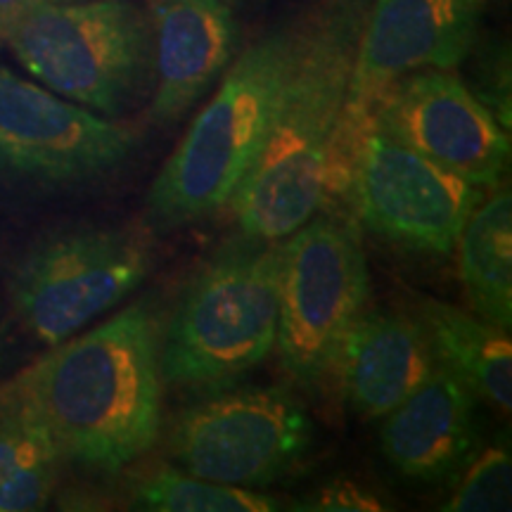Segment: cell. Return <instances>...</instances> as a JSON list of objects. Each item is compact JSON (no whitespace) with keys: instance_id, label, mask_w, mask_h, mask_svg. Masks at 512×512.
Returning <instances> with one entry per match:
<instances>
[{"instance_id":"cell-1","label":"cell","mask_w":512,"mask_h":512,"mask_svg":"<svg viewBox=\"0 0 512 512\" xmlns=\"http://www.w3.org/2000/svg\"><path fill=\"white\" fill-rule=\"evenodd\" d=\"M159 318L147 299L76 332L15 377L0 399L29 408L53 434L64 463L119 475L162 432Z\"/></svg>"},{"instance_id":"cell-2","label":"cell","mask_w":512,"mask_h":512,"mask_svg":"<svg viewBox=\"0 0 512 512\" xmlns=\"http://www.w3.org/2000/svg\"><path fill=\"white\" fill-rule=\"evenodd\" d=\"M370 0H318L297 36L264 147L230 209L240 233L285 240L320 211L325 162L349 95Z\"/></svg>"},{"instance_id":"cell-3","label":"cell","mask_w":512,"mask_h":512,"mask_svg":"<svg viewBox=\"0 0 512 512\" xmlns=\"http://www.w3.org/2000/svg\"><path fill=\"white\" fill-rule=\"evenodd\" d=\"M283 242L240 233L211 254L159 332L164 382L216 392L271 356Z\"/></svg>"},{"instance_id":"cell-4","label":"cell","mask_w":512,"mask_h":512,"mask_svg":"<svg viewBox=\"0 0 512 512\" xmlns=\"http://www.w3.org/2000/svg\"><path fill=\"white\" fill-rule=\"evenodd\" d=\"M297 19L235 55L219 91L192 119L147 192L159 226L181 228L230 207L264 147L290 64Z\"/></svg>"},{"instance_id":"cell-5","label":"cell","mask_w":512,"mask_h":512,"mask_svg":"<svg viewBox=\"0 0 512 512\" xmlns=\"http://www.w3.org/2000/svg\"><path fill=\"white\" fill-rule=\"evenodd\" d=\"M3 46L41 86L102 117H124L155 88V27L140 0L46 5Z\"/></svg>"},{"instance_id":"cell-6","label":"cell","mask_w":512,"mask_h":512,"mask_svg":"<svg viewBox=\"0 0 512 512\" xmlns=\"http://www.w3.org/2000/svg\"><path fill=\"white\" fill-rule=\"evenodd\" d=\"M157 264L147 223H79L41 235L8 280L12 311L43 347H53L124 302Z\"/></svg>"},{"instance_id":"cell-7","label":"cell","mask_w":512,"mask_h":512,"mask_svg":"<svg viewBox=\"0 0 512 512\" xmlns=\"http://www.w3.org/2000/svg\"><path fill=\"white\" fill-rule=\"evenodd\" d=\"M368 294L356 216L320 209L285 238L275 347L294 382L316 389L335 375L339 349L368 309Z\"/></svg>"},{"instance_id":"cell-8","label":"cell","mask_w":512,"mask_h":512,"mask_svg":"<svg viewBox=\"0 0 512 512\" xmlns=\"http://www.w3.org/2000/svg\"><path fill=\"white\" fill-rule=\"evenodd\" d=\"M138 131L62 98L0 64V181L57 192L117 176Z\"/></svg>"},{"instance_id":"cell-9","label":"cell","mask_w":512,"mask_h":512,"mask_svg":"<svg viewBox=\"0 0 512 512\" xmlns=\"http://www.w3.org/2000/svg\"><path fill=\"white\" fill-rule=\"evenodd\" d=\"M313 446V420L280 387L209 392L178 415L169 451L190 475L261 491L283 479Z\"/></svg>"},{"instance_id":"cell-10","label":"cell","mask_w":512,"mask_h":512,"mask_svg":"<svg viewBox=\"0 0 512 512\" xmlns=\"http://www.w3.org/2000/svg\"><path fill=\"white\" fill-rule=\"evenodd\" d=\"M484 195L370 119L351 188V209L370 233L411 252L451 256Z\"/></svg>"},{"instance_id":"cell-11","label":"cell","mask_w":512,"mask_h":512,"mask_svg":"<svg viewBox=\"0 0 512 512\" xmlns=\"http://www.w3.org/2000/svg\"><path fill=\"white\" fill-rule=\"evenodd\" d=\"M370 119L422 157L482 190L501 185L510 136L456 69H418L370 102Z\"/></svg>"},{"instance_id":"cell-12","label":"cell","mask_w":512,"mask_h":512,"mask_svg":"<svg viewBox=\"0 0 512 512\" xmlns=\"http://www.w3.org/2000/svg\"><path fill=\"white\" fill-rule=\"evenodd\" d=\"M484 0H370L344 105L370 112L389 83L418 69H456L479 41Z\"/></svg>"},{"instance_id":"cell-13","label":"cell","mask_w":512,"mask_h":512,"mask_svg":"<svg viewBox=\"0 0 512 512\" xmlns=\"http://www.w3.org/2000/svg\"><path fill=\"white\" fill-rule=\"evenodd\" d=\"M155 88L150 119L174 126L226 74L240 48V24L226 0H152Z\"/></svg>"},{"instance_id":"cell-14","label":"cell","mask_w":512,"mask_h":512,"mask_svg":"<svg viewBox=\"0 0 512 512\" xmlns=\"http://www.w3.org/2000/svg\"><path fill=\"white\" fill-rule=\"evenodd\" d=\"M439 366L415 313L366 309L339 349L335 375L363 420H382Z\"/></svg>"},{"instance_id":"cell-15","label":"cell","mask_w":512,"mask_h":512,"mask_svg":"<svg viewBox=\"0 0 512 512\" xmlns=\"http://www.w3.org/2000/svg\"><path fill=\"white\" fill-rule=\"evenodd\" d=\"M380 448L403 477L441 482L477 448V396L444 366L382 418Z\"/></svg>"},{"instance_id":"cell-16","label":"cell","mask_w":512,"mask_h":512,"mask_svg":"<svg viewBox=\"0 0 512 512\" xmlns=\"http://www.w3.org/2000/svg\"><path fill=\"white\" fill-rule=\"evenodd\" d=\"M430 337L439 366L496 411L512 406V339L510 330L467 313L458 306L422 297L415 309Z\"/></svg>"},{"instance_id":"cell-17","label":"cell","mask_w":512,"mask_h":512,"mask_svg":"<svg viewBox=\"0 0 512 512\" xmlns=\"http://www.w3.org/2000/svg\"><path fill=\"white\" fill-rule=\"evenodd\" d=\"M458 275L472 313L512 325V197L496 185L467 219L458 245Z\"/></svg>"},{"instance_id":"cell-18","label":"cell","mask_w":512,"mask_h":512,"mask_svg":"<svg viewBox=\"0 0 512 512\" xmlns=\"http://www.w3.org/2000/svg\"><path fill=\"white\" fill-rule=\"evenodd\" d=\"M62 467L64 458L48 427L29 408L0 399V512L46 508Z\"/></svg>"},{"instance_id":"cell-19","label":"cell","mask_w":512,"mask_h":512,"mask_svg":"<svg viewBox=\"0 0 512 512\" xmlns=\"http://www.w3.org/2000/svg\"><path fill=\"white\" fill-rule=\"evenodd\" d=\"M133 503L152 512H268L278 508V498L264 491L209 482L171 467L140 477L133 484Z\"/></svg>"},{"instance_id":"cell-20","label":"cell","mask_w":512,"mask_h":512,"mask_svg":"<svg viewBox=\"0 0 512 512\" xmlns=\"http://www.w3.org/2000/svg\"><path fill=\"white\" fill-rule=\"evenodd\" d=\"M512 460L508 444H491L467 460V470L444 510L498 512L510 510Z\"/></svg>"},{"instance_id":"cell-21","label":"cell","mask_w":512,"mask_h":512,"mask_svg":"<svg viewBox=\"0 0 512 512\" xmlns=\"http://www.w3.org/2000/svg\"><path fill=\"white\" fill-rule=\"evenodd\" d=\"M477 88H470L475 98L494 114L498 124L510 131V64L508 55L496 50L494 57H484L477 64Z\"/></svg>"},{"instance_id":"cell-22","label":"cell","mask_w":512,"mask_h":512,"mask_svg":"<svg viewBox=\"0 0 512 512\" xmlns=\"http://www.w3.org/2000/svg\"><path fill=\"white\" fill-rule=\"evenodd\" d=\"M297 510L316 512H361V510H382L384 505L356 482H330L320 486L316 494L302 498L294 505Z\"/></svg>"},{"instance_id":"cell-23","label":"cell","mask_w":512,"mask_h":512,"mask_svg":"<svg viewBox=\"0 0 512 512\" xmlns=\"http://www.w3.org/2000/svg\"><path fill=\"white\" fill-rule=\"evenodd\" d=\"M55 3H72V0H0V43L24 17Z\"/></svg>"},{"instance_id":"cell-24","label":"cell","mask_w":512,"mask_h":512,"mask_svg":"<svg viewBox=\"0 0 512 512\" xmlns=\"http://www.w3.org/2000/svg\"><path fill=\"white\" fill-rule=\"evenodd\" d=\"M150 3H152V0H150Z\"/></svg>"}]
</instances>
